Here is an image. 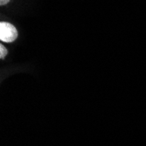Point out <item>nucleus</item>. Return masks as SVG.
<instances>
[{"mask_svg":"<svg viewBox=\"0 0 146 146\" xmlns=\"http://www.w3.org/2000/svg\"><path fill=\"white\" fill-rule=\"evenodd\" d=\"M18 38V31L13 25L8 22L0 23V40L11 43Z\"/></svg>","mask_w":146,"mask_h":146,"instance_id":"obj_1","label":"nucleus"},{"mask_svg":"<svg viewBox=\"0 0 146 146\" xmlns=\"http://www.w3.org/2000/svg\"><path fill=\"white\" fill-rule=\"evenodd\" d=\"M7 49L5 48V46H3L2 44L0 45V59L3 60L4 58H5V56L7 55Z\"/></svg>","mask_w":146,"mask_h":146,"instance_id":"obj_2","label":"nucleus"},{"mask_svg":"<svg viewBox=\"0 0 146 146\" xmlns=\"http://www.w3.org/2000/svg\"><path fill=\"white\" fill-rule=\"evenodd\" d=\"M10 2V0H0V5H5Z\"/></svg>","mask_w":146,"mask_h":146,"instance_id":"obj_3","label":"nucleus"}]
</instances>
